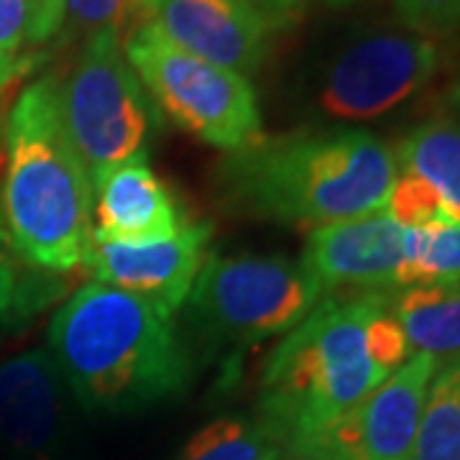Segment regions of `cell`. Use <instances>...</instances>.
<instances>
[{"label": "cell", "mask_w": 460, "mask_h": 460, "mask_svg": "<svg viewBox=\"0 0 460 460\" xmlns=\"http://www.w3.org/2000/svg\"><path fill=\"white\" fill-rule=\"evenodd\" d=\"M399 164L386 141L363 128L296 131L228 154L215 174L228 213L323 228L384 213Z\"/></svg>", "instance_id": "cell-1"}, {"label": "cell", "mask_w": 460, "mask_h": 460, "mask_svg": "<svg viewBox=\"0 0 460 460\" xmlns=\"http://www.w3.org/2000/svg\"><path fill=\"white\" fill-rule=\"evenodd\" d=\"M49 350L77 410L123 417L190 386V353L174 314L108 284H84L51 314Z\"/></svg>", "instance_id": "cell-2"}, {"label": "cell", "mask_w": 460, "mask_h": 460, "mask_svg": "<svg viewBox=\"0 0 460 460\" xmlns=\"http://www.w3.org/2000/svg\"><path fill=\"white\" fill-rule=\"evenodd\" d=\"M3 223L18 259L44 274L80 269L93 246V180L62 115L59 80L21 90L5 118Z\"/></svg>", "instance_id": "cell-3"}, {"label": "cell", "mask_w": 460, "mask_h": 460, "mask_svg": "<svg viewBox=\"0 0 460 460\" xmlns=\"http://www.w3.org/2000/svg\"><path fill=\"white\" fill-rule=\"evenodd\" d=\"M389 292L325 295L271 350L261 376V425L296 460L358 410L384 381L366 330Z\"/></svg>", "instance_id": "cell-4"}, {"label": "cell", "mask_w": 460, "mask_h": 460, "mask_svg": "<svg viewBox=\"0 0 460 460\" xmlns=\"http://www.w3.org/2000/svg\"><path fill=\"white\" fill-rule=\"evenodd\" d=\"M443 65L435 39L394 23H361L335 33L305 59L299 102L328 123H371L428 87Z\"/></svg>", "instance_id": "cell-5"}, {"label": "cell", "mask_w": 460, "mask_h": 460, "mask_svg": "<svg viewBox=\"0 0 460 460\" xmlns=\"http://www.w3.org/2000/svg\"><path fill=\"white\" fill-rule=\"evenodd\" d=\"M323 299L302 263L284 256L208 253L187 296V323L215 350L241 353L287 335Z\"/></svg>", "instance_id": "cell-6"}, {"label": "cell", "mask_w": 460, "mask_h": 460, "mask_svg": "<svg viewBox=\"0 0 460 460\" xmlns=\"http://www.w3.org/2000/svg\"><path fill=\"white\" fill-rule=\"evenodd\" d=\"M123 51L159 113L184 133L228 154L263 138L261 105L246 75L174 47L148 21L126 36Z\"/></svg>", "instance_id": "cell-7"}, {"label": "cell", "mask_w": 460, "mask_h": 460, "mask_svg": "<svg viewBox=\"0 0 460 460\" xmlns=\"http://www.w3.org/2000/svg\"><path fill=\"white\" fill-rule=\"evenodd\" d=\"M65 126L83 162L93 172L148 156L162 126L159 108L126 59L123 36H87L72 69L59 83Z\"/></svg>", "instance_id": "cell-8"}, {"label": "cell", "mask_w": 460, "mask_h": 460, "mask_svg": "<svg viewBox=\"0 0 460 460\" xmlns=\"http://www.w3.org/2000/svg\"><path fill=\"white\" fill-rule=\"evenodd\" d=\"M75 399L47 348L0 361V458L77 460Z\"/></svg>", "instance_id": "cell-9"}, {"label": "cell", "mask_w": 460, "mask_h": 460, "mask_svg": "<svg viewBox=\"0 0 460 460\" xmlns=\"http://www.w3.org/2000/svg\"><path fill=\"white\" fill-rule=\"evenodd\" d=\"M435 358L414 353L358 410L323 432L299 460H411Z\"/></svg>", "instance_id": "cell-10"}, {"label": "cell", "mask_w": 460, "mask_h": 460, "mask_svg": "<svg viewBox=\"0 0 460 460\" xmlns=\"http://www.w3.org/2000/svg\"><path fill=\"white\" fill-rule=\"evenodd\" d=\"M210 238L213 226L205 220L154 241H108L93 235L84 266L100 284L144 296L174 314L195 287Z\"/></svg>", "instance_id": "cell-11"}, {"label": "cell", "mask_w": 460, "mask_h": 460, "mask_svg": "<svg viewBox=\"0 0 460 460\" xmlns=\"http://www.w3.org/2000/svg\"><path fill=\"white\" fill-rule=\"evenodd\" d=\"M404 256V228L386 210L358 220L313 228L302 269L313 277L323 296L338 292H386L396 287Z\"/></svg>", "instance_id": "cell-12"}, {"label": "cell", "mask_w": 460, "mask_h": 460, "mask_svg": "<svg viewBox=\"0 0 460 460\" xmlns=\"http://www.w3.org/2000/svg\"><path fill=\"white\" fill-rule=\"evenodd\" d=\"M146 21L174 47L246 77L271 51L274 29L243 0H151Z\"/></svg>", "instance_id": "cell-13"}, {"label": "cell", "mask_w": 460, "mask_h": 460, "mask_svg": "<svg viewBox=\"0 0 460 460\" xmlns=\"http://www.w3.org/2000/svg\"><path fill=\"white\" fill-rule=\"evenodd\" d=\"M93 213L98 226L93 235L108 241H154L169 238L192 220L174 192L159 180L148 156H136L90 174Z\"/></svg>", "instance_id": "cell-14"}, {"label": "cell", "mask_w": 460, "mask_h": 460, "mask_svg": "<svg viewBox=\"0 0 460 460\" xmlns=\"http://www.w3.org/2000/svg\"><path fill=\"white\" fill-rule=\"evenodd\" d=\"M392 313L417 353L438 366L460 356V281L404 287L392 296Z\"/></svg>", "instance_id": "cell-15"}, {"label": "cell", "mask_w": 460, "mask_h": 460, "mask_svg": "<svg viewBox=\"0 0 460 460\" xmlns=\"http://www.w3.org/2000/svg\"><path fill=\"white\" fill-rule=\"evenodd\" d=\"M396 164L438 192L443 215L460 223V128L445 115L414 126L396 148Z\"/></svg>", "instance_id": "cell-16"}, {"label": "cell", "mask_w": 460, "mask_h": 460, "mask_svg": "<svg viewBox=\"0 0 460 460\" xmlns=\"http://www.w3.org/2000/svg\"><path fill=\"white\" fill-rule=\"evenodd\" d=\"M411 460H460V356L429 381Z\"/></svg>", "instance_id": "cell-17"}, {"label": "cell", "mask_w": 460, "mask_h": 460, "mask_svg": "<svg viewBox=\"0 0 460 460\" xmlns=\"http://www.w3.org/2000/svg\"><path fill=\"white\" fill-rule=\"evenodd\" d=\"M460 281V223L440 217L425 228H404V256L396 287Z\"/></svg>", "instance_id": "cell-18"}, {"label": "cell", "mask_w": 460, "mask_h": 460, "mask_svg": "<svg viewBox=\"0 0 460 460\" xmlns=\"http://www.w3.org/2000/svg\"><path fill=\"white\" fill-rule=\"evenodd\" d=\"M281 447L261 420L220 417L199 428L180 450L177 460H279Z\"/></svg>", "instance_id": "cell-19"}, {"label": "cell", "mask_w": 460, "mask_h": 460, "mask_svg": "<svg viewBox=\"0 0 460 460\" xmlns=\"http://www.w3.org/2000/svg\"><path fill=\"white\" fill-rule=\"evenodd\" d=\"M62 0H0V51H33L62 39Z\"/></svg>", "instance_id": "cell-20"}, {"label": "cell", "mask_w": 460, "mask_h": 460, "mask_svg": "<svg viewBox=\"0 0 460 460\" xmlns=\"http://www.w3.org/2000/svg\"><path fill=\"white\" fill-rule=\"evenodd\" d=\"M151 0H62L65 31L62 36H93L98 31H118L126 36L146 23Z\"/></svg>", "instance_id": "cell-21"}, {"label": "cell", "mask_w": 460, "mask_h": 460, "mask_svg": "<svg viewBox=\"0 0 460 460\" xmlns=\"http://www.w3.org/2000/svg\"><path fill=\"white\" fill-rule=\"evenodd\" d=\"M21 274L13 259L0 251V325L8 330L18 325L26 314L47 305V277Z\"/></svg>", "instance_id": "cell-22"}, {"label": "cell", "mask_w": 460, "mask_h": 460, "mask_svg": "<svg viewBox=\"0 0 460 460\" xmlns=\"http://www.w3.org/2000/svg\"><path fill=\"white\" fill-rule=\"evenodd\" d=\"M386 215L402 228H425L429 223L445 217L438 192L428 181H422L410 172L396 174L392 195L386 202Z\"/></svg>", "instance_id": "cell-23"}, {"label": "cell", "mask_w": 460, "mask_h": 460, "mask_svg": "<svg viewBox=\"0 0 460 460\" xmlns=\"http://www.w3.org/2000/svg\"><path fill=\"white\" fill-rule=\"evenodd\" d=\"M366 345H368L371 361L376 363V368L384 376H392L396 368H402L411 358L410 341L399 325L396 314L392 313V299L371 317L368 330H366Z\"/></svg>", "instance_id": "cell-24"}, {"label": "cell", "mask_w": 460, "mask_h": 460, "mask_svg": "<svg viewBox=\"0 0 460 460\" xmlns=\"http://www.w3.org/2000/svg\"><path fill=\"white\" fill-rule=\"evenodd\" d=\"M396 21L428 39H443L460 29V0H392Z\"/></svg>", "instance_id": "cell-25"}, {"label": "cell", "mask_w": 460, "mask_h": 460, "mask_svg": "<svg viewBox=\"0 0 460 460\" xmlns=\"http://www.w3.org/2000/svg\"><path fill=\"white\" fill-rule=\"evenodd\" d=\"M243 3H248L277 33L299 21L313 0H243Z\"/></svg>", "instance_id": "cell-26"}, {"label": "cell", "mask_w": 460, "mask_h": 460, "mask_svg": "<svg viewBox=\"0 0 460 460\" xmlns=\"http://www.w3.org/2000/svg\"><path fill=\"white\" fill-rule=\"evenodd\" d=\"M44 62V54L39 51H23V54H5L0 51V93L8 90L11 84L29 77L33 69Z\"/></svg>", "instance_id": "cell-27"}, {"label": "cell", "mask_w": 460, "mask_h": 460, "mask_svg": "<svg viewBox=\"0 0 460 460\" xmlns=\"http://www.w3.org/2000/svg\"><path fill=\"white\" fill-rule=\"evenodd\" d=\"M440 115H445L450 123H456L460 128V75L447 84V90L440 98Z\"/></svg>", "instance_id": "cell-28"}, {"label": "cell", "mask_w": 460, "mask_h": 460, "mask_svg": "<svg viewBox=\"0 0 460 460\" xmlns=\"http://www.w3.org/2000/svg\"><path fill=\"white\" fill-rule=\"evenodd\" d=\"M8 246V233H5V223H3V210H0V251Z\"/></svg>", "instance_id": "cell-29"}, {"label": "cell", "mask_w": 460, "mask_h": 460, "mask_svg": "<svg viewBox=\"0 0 460 460\" xmlns=\"http://www.w3.org/2000/svg\"><path fill=\"white\" fill-rule=\"evenodd\" d=\"M3 136H5V113H3V102H0V151H3Z\"/></svg>", "instance_id": "cell-30"}, {"label": "cell", "mask_w": 460, "mask_h": 460, "mask_svg": "<svg viewBox=\"0 0 460 460\" xmlns=\"http://www.w3.org/2000/svg\"><path fill=\"white\" fill-rule=\"evenodd\" d=\"M3 332H5V328H3V325H0V341H3Z\"/></svg>", "instance_id": "cell-31"}]
</instances>
